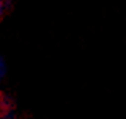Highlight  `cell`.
Segmentation results:
<instances>
[{
	"mask_svg": "<svg viewBox=\"0 0 126 119\" xmlns=\"http://www.w3.org/2000/svg\"><path fill=\"white\" fill-rule=\"evenodd\" d=\"M3 74H4V64H3V61L0 60V78H1Z\"/></svg>",
	"mask_w": 126,
	"mask_h": 119,
	"instance_id": "cell-1",
	"label": "cell"
},
{
	"mask_svg": "<svg viewBox=\"0 0 126 119\" xmlns=\"http://www.w3.org/2000/svg\"><path fill=\"white\" fill-rule=\"evenodd\" d=\"M0 14H1V4H0Z\"/></svg>",
	"mask_w": 126,
	"mask_h": 119,
	"instance_id": "cell-2",
	"label": "cell"
}]
</instances>
